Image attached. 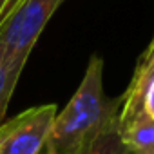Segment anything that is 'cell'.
Masks as SVG:
<instances>
[{"instance_id": "1", "label": "cell", "mask_w": 154, "mask_h": 154, "mask_svg": "<svg viewBox=\"0 0 154 154\" xmlns=\"http://www.w3.org/2000/svg\"><path fill=\"white\" fill-rule=\"evenodd\" d=\"M120 98L103 91V60L91 54L84 78L62 112H56L44 154H71L91 149L100 131L118 116Z\"/></svg>"}, {"instance_id": "2", "label": "cell", "mask_w": 154, "mask_h": 154, "mask_svg": "<svg viewBox=\"0 0 154 154\" xmlns=\"http://www.w3.org/2000/svg\"><path fill=\"white\" fill-rule=\"evenodd\" d=\"M63 0H20L0 26V45L8 65L22 69L44 27Z\"/></svg>"}, {"instance_id": "3", "label": "cell", "mask_w": 154, "mask_h": 154, "mask_svg": "<svg viewBox=\"0 0 154 154\" xmlns=\"http://www.w3.org/2000/svg\"><path fill=\"white\" fill-rule=\"evenodd\" d=\"M56 105L31 107L0 123V154H44Z\"/></svg>"}, {"instance_id": "4", "label": "cell", "mask_w": 154, "mask_h": 154, "mask_svg": "<svg viewBox=\"0 0 154 154\" xmlns=\"http://www.w3.org/2000/svg\"><path fill=\"white\" fill-rule=\"evenodd\" d=\"M120 136L127 150L131 152H152L154 154V120L145 111L118 122Z\"/></svg>"}, {"instance_id": "5", "label": "cell", "mask_w": 154, "mask_h": 154, "mask_svg": "<svg viewBox=\"0 0 154 154\" xmlns=\"http://www.w3.org/2000/svg\"><path fill=\"white\" fill-rule=\"evenodd\" d=\"M20 74H22V69H15V67L8 65V62L4 58L2 45H0V123L6 118L11 96L20 80Z\"/></svg>"}, {"instance_id": "6", "label": "cell", "mask_w": 154, "mask_h": 154, "mask_svg": "<svg viewBox=\"0 0 154 154\" xmlns=\"http://www.w3.org/2000/svg\"><path fill=\"white\" fill-rule=\"evenodd\" d=\"M127 149L122 141L120 129H118V116L111 120L93 141L91 154H125Z\"/></svg>"}, {"instance_id": "7", "label": "cell", "mask_w": 154, "mask_h": 154, "mask_svg": "<svg viewBox=\"0 0 154 154\" xmlns=\"http://www.w3.org/2000/svg\"><path fill=\"white\" fill-rule=\"evenodd\" d=\"M18 2H20V0H0V26L4 24L8 15L18 6Z\"/></svg>"}, {"instance_id": "8", "label": "cell", "mask_w": 154, "mask_h": 154, "mask_svg": "<svg viewBox=\"0 0 154 154\" xmlns=\"http://www.w3.org/2000/svg\"><path fill=\"white\" fill-rule=\"evenodd\" d=\"M93 149V147H91ZM91 149H84V150H78V152H71V154H91Z\"/></svg>"}, {"instance_id": "9", "label": "cell", "mask_w": 154, "mask_h": 154, "mask_svg": "<svg viewBox=\"0 0 154 154\" xmlns=\"http://www.w3.org/2000/svg\"><path fill=\"white\" fill-rule=\"evenodd\" d=\"M125 154H152V152H131V150H127Z\"/></svg>"}]
</instances>
